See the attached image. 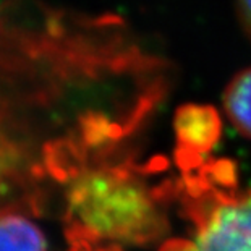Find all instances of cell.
<instances>
[{
	"instance_id": "obj_1",
	"label": "cell",
	"mask_w": 251,
	"mask_h": 251,
	"mask_svg": "<svg viewBox=\"0 0 251 251\" xmlns=\"http://www.w3.org/2000/svg\"><path fill=\"white\" fill-rule=\"evenodd\" d=\"M65 204L75 230L91 240L146 245L165 232L159 193L124 165L78 170L67 185Z\"/></svg>"
},
{
	"instance_id": "obj_2",
	"label": "cell",
	"mask_w": 251,
	"mask_h": 251,
	"mask_svg": "<svg viewBox=\"0 0 251 251\" xmlns=\"http://www.w3.org/2000/svg\"><path fill=\"white\" fill-rule=\"evenodd\" d=\"M230 169L224 178L230 175ZM211 191L193 181L188 185L191 200L188 212L195 232L190 240H170L159 251H251V190L228 191L211 181V172H202Z\"/></svg>"
},
{
	"instance_id": "obj_3",
	"label": "cell",
	"mask_w": 251,
	"mask_h": 251,
	"mask_svg": "<svg viewBox=\"0 0 251 251\" xmlns=\"http://www.w3.org/2000/svg\"><path fill=\"white\" fill-rule=\"evenodd\" d=\"M177 156L181 167L200 164L217 146L222 133L221 117L211 105L185 104L174 119Z\"/></svg>"
},
{
	"instance_id": "obj_4",
	"label": "cell",
	"mask_w": 251,
	"mask_h": 251,
	"mask_svg": "<svg viewBox=\"0 0 251 251\" xmlns=\"http://www.w3.org/2000/svg\"><path fill=\"white\" fill-rule=\"evenodd\" d=\"M0 251H47V238L33 219L0 212Z\"/></svg>"
},
{
	"instance_id": "obj_5",
	"label": "cell",
	"mask_w": 251,
	"mask_h": 251,
	"mask_svg": "<svg viewBox=\"0 0 251 251\" xmlns=\"http://www.w3.org/2000/svg\"><path fill=\"white\" fill-rule=\"evenodd\" d=\"M224 109L240 135L251 140V67L237 73L224 93Z\"/></svg>"
},
{
	"instance_id": "obj_6",
	"label": "cell",
	"mask_w": 251,
	"mask_h": 251,
	"mask_svg": "<svg viewBox=\"0 0 251 251\" xmlns=\"http://www.w3.org/2000/svg\"><path fill=\"white\" fill-rule=\"evenodd\" d=\"M238 13L245 33L251 39V0H238Z\"/></svg>"
}]
</instances>
